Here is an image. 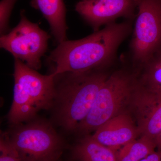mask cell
Listing matches in <instances>:
<instances>
[{"label":"cell","mask_w":161,"mask_h":161,"mask_svg":"<svg viewBox=\"0 0 161 161\" xmlns=\"http://www.w3.org/2000/svg\"><path fill=\"white\" fill-rule=\"evenodd\" d=\"M74 147L72 158L82 161H117V150L103 145L88 134Z\"/></svg>","instance_id":"12"},{"label":"cell","mask_w":161,"mask_h":161,"mask_svg":"<svg viewBox=\"0 0 161 161\" xmlns=\"http://www.w3.org/2000/svg\"><path fill=\"white\" fill-rule=\"evenodd\" d=\"M156 147L155 141L142 136L117 150V161H142L154 151Z\"/></svg>","instance_id":"14"},{"label":"cell","mask_w":161,"mask_h":161,"mask_svg":"<svg viewBox=\"0 0 161 161\" xmlns=\"http://www.w3.org/2000/svg\"><path fill=\"white\" fill-rule=\"evenodd\" d=\"M14 98L8 119L12 126L34 119L42 110L52 108L55 95V75H41L14 58Z\"/></svg>","instance_id":"3"},{"label":"cell","mask_w":161,"mask_h":161,"mask_svg":"<svg viewBox=\"0 0 161 161\" xmlns=\"http://www.w3.org/2000/svg\"><path fill=\"white\" fill-rule=\"evenodd\" d=\"M129 22L108 24L80 40H66L51 53L52 74L83 73L104 69L113 60L121 43L132 31Z\"/></svg>","instance_id":"1"},{"label":"cell","mask_w":161,"mask_h":161,"mask_svg":"<svg viewBox=\"0 0 161 161\" xmlns=\"http://www.w3.org/2000/svg\"><path fill=\"white\" fill-rule=\"evenodd\" d=\"M29 121L12 126L8 132L9 140L22 161H56L63 150V142L49 124Z\"/></svg>","instance_id":"5"},{"label":"cell","mask_w":161,"mask_h":161,"mask_svg":"<svg viewBox=\"0 0 161 161\" xmlns=\"http://www.w3.org/2000/svg\"><path fill=\"white\" fill-rule=\"evenodd\" d=\"M142 161H161V152L157 150L150 153Z\"/></svg>","instance_id":"17"},{"label":"cell","mask_w":161,"mask_h":161,"mask_svg":"<svg viewBox=\"0 0 161 161\" xmlns=\"http://www.w3.org/2000/svg\"><path fill=\"white\" fill-rule=\"evenodd\" d=\"M137 83L136 73L119 70L110 75L101 87L94 104L75 132L88 135L113 117L127 112Z\"/></svg>","instance_id":"4"},{"label":"cell","mask_w":161,"mask_h":161,"mask_svg":"<svg viewBox=\"0 0 161 161\" xmlns=\"http://www.w3.org/2000/svg\"><path fill=\"white\" fill-rule=\"evenodd\" d=\"M103 69L55 75L52 108L58 125L67 132H75L89 113L99 90L110 75Z\"/></svg>","instance_id":"2"},{"label":"cell","mask_w":161,"mask_h":161,"mask_svg":"<svg viewBox=\"0 0 161 161\" xmlns=\"http://www.w3.org/2000/svg\"><path fill=\"white\" fill-rule=\"evenodd\" d=\"M0 161H22L19 153L9 140L7 132L1 133L0 139Z\"/></svg>","instance_id":"15"},{"label":"cell","mask_w":161,"mask_h":161,"mask_svg":"<svg viewBox=\"0 0 161 161\" xmlns=\"http://www.w3.org/2000/svg\"><path fill=\"white\" fill-rule=\"evenodd\" d=\"M137 8L130 49L138 70L161 51V0H137Z\"/></svg>","instance_id":"6"},{"label":"cell","mask_w":161,"mask_h":161,"mask_svg":"<svg viewBox=\"0 0 161 161\" xmlns=\"http://www.w3.org/2000/svg\"><path fill=\"white\" fill-rule=\"evenodd\" d=\"M127 112L134 119L140 136L156 142L161 130V96L145 89L136 83Z\"/></svg>","instance_id":"8"},{"label":"cell","mask_w":161,"mask_h":161,"mask_svg":"<svg viewBox=\"0 0 161 161\" xmlns=\"http://www.w3.org/2000/svg\"><path fill=\"white\" fill-rule=\"evenodd\" d=\"M31 5L40 10L47 20L58 43L67 40L66 9L63 0H31Z\"/></svg>","instance_id":"11"},{"label":"cell","mask_w":161,"mask_h":161,"mask_svg":"<svg viewBox=\"0 0 161 161\" xmlns=\"http://www.w3.org/2000/svg\"><path fill=\"white\" fill-rule=\"evenodd\" d=\"M49 38L48 34L37 23L30 21L22 10L19 24L9 33L1 36L0 46L14 58L37 70L41 67V59L47 50Z\"/></svg>","instance_id":"7"},{"label":"cell","mask_w":161,"mask_h":161,"mask_svg":"<svg viewBox=\"0 0 161 161\" xmlns=\"http://www.w3.org/2000/svg\"><path fill=\"white\" fill-rule=\"evenodd\" d=\"M92 136L116 150L140 136L137 126L128 112L113 117L98 128Z\"/></svg>","instance_id":"10"},{"label":"cell","mask_w":161,"mask_h":161,"mask_svg":"<svg viewBox=\"0 0 161 161\" xmlns=\"http://www.w3.org/2000/svg\"><path fill=\"white\" fill-rule=\"evenodd\" d=\"M156 149L161 152V130L156 139Z\"/></svg>","instance_id":"18"},{"label":"cell","mask_w":161,"mask_h":161,"mask_svg":"<svg viewBox=\"0 0 161 161\" xmlns=\"http://www.w3.org/2000/svg\"><path fill=\"white\" fill-rule=\"evenodd\" d=\"M137 4V0H81L75 10L95 31L118 18L132 19Z\"/></svg>","instance_id":"9"},{"label":"cell","mask_w":161,"mask_h":161,"mask_svg":"<svg viewBox=\"0 0 161 161\" xmlns=\"http://www.w3.org/2000/svg\"><path fill=\"white\" fill-rule=\"evenodd\" d=\"M136 73L141 87L161 96V51L153 56Z\"/></svg>","instance_id":"13"},{"label":"cell","mask_w":161,"mask_h":161,"mask_svg":"<svg viewBox=\"0 0 161 161\" xmlns=\"http://www.w3.org/2000/svg\"><path fill=\"white\" fill-rule=\"evenodd\" d=\"M18 0H2L0 3V33L6 34L9 29V18Z\"/></svg>","instance_id":"16"}]
</instances>
